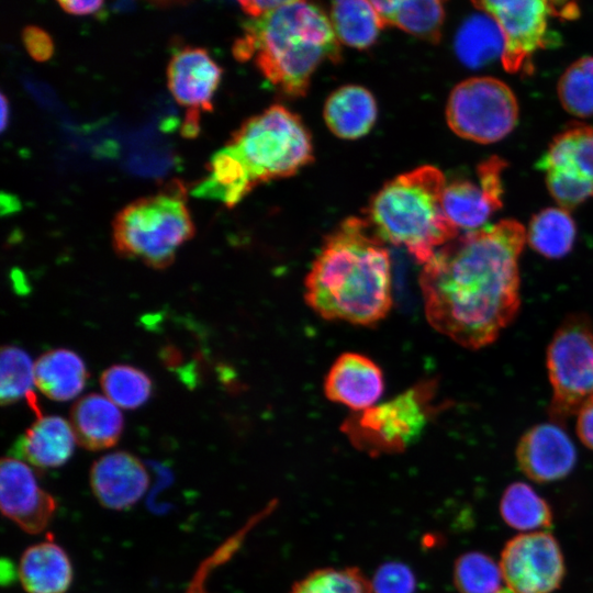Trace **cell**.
Segmentation results:
<instances>
[{
	"label": "cell",
	"instance_id": "1",
	"mask_svg": "<svg viewBox=\"0 0 593 593\" xmlns=\"http://www.w3.org/2000/svg\"><path fill=\"white\" fill-rule=\"evenodd\" d=\"M525 242V227L503 220L441 246L419 276L429 324L469 349L493 343L519 310Z\"/></svg>",
	"mask_w": 593,
	"mask_h": 593
},
{
	"label": "cell",
	"instance_id": "2",
	"mask_svg": "<svg viewBox=\"0 0 593 593\" xmlns=\"http://www.w3.org/2000/svg\"><path fill=\"white\" fill-rule=\"evenodd\" d=\"M304 284L320 316L373 325L392 306L389 250L367 220L346 219L326 237Z\"/></svg>",
	"mask_w": 593,
	"mask_h": 593
},
{
	"label": "cell",
	"instance_id": "3",
	"mask_svg": "<svg viewBox=\"0 0 593 593\" xmlns=\"http://www.w3.org/2000/svg\"><path fill=\"white\" fill-rule=\"evenodd\" d=\"M312 159L311 136L301 119L275 104L243 123L211 157L209 174L192 194L233 206L258 184L290 177Z\"/></svg>",
	"mask_w": 593,
	"mask_h": 593
},
{
	"label": "cell",
	"instance_id": "4",
	"mask_svg": "<svg viewBox=\"0 0 593 593\" xmlns=\"http://www.w3.org/2000/svg\"><path fill=\"white\" fill-rule=\"evenodd\" d=\"M233 52L238 60L254 58L262 76L283 93L302 97L320 65L339 59V40L321 8L290 0L248 21Z\"/></svg>",
	"mask_w": 593,
	"mask_h": 593
},
{
	"label": "cell",
	"instance_id": "5",
	"mask_svg": "<svg viewBox=\"0 0 593 593\" xmlns=\"http://www.w3.org/2000/svg\"><path fill=\"white\" fill-rule=\"evenodd\" d=\"M446 180L434 166H421L387 182L371 199L367 222L384 243L404 247L426 264L458 228L443 209Z\"/></svg>",
	"mask_w": 593,
	"mask_h": 593
},
{
	"label": "cell",
	"instance_id": "6",
	"mask_svg": "<svg viewBox=\"0 0 593 593\" xmlns=\"http://www.w3.org/2000/svg\"><path fill=\"white\" fill-rule=\"evenodd\" d=\"M193 235L194 224L178 187L128 203L112 225L116 255L138 259L153 269L169 267Z\"/></svg>",
	"mask_w": 593,
	"mask_h": 593
},
{
	"label": "cell",
	"instance_id": "7",
	"mask_svg": "<svg viewBox=\"0 0 593 593\" xmlns=\"http://www.w3.org/2000/svg\"><path fill=\"white\" fill-rule=\"evenodd\" d=\"M435 389V382L423 381L387 403L354 413L343 423V433L370 456L401 452L429 423Z\"/></svg>",
	"mask_w": 593,
	"mask_h": 593
},
{
	"label": "cell",
	"instance_id": "8",
	"mask_svg": "<svg viewBox=\"0 0 593 593\" xmlns=\"http://www.w3.org/2000/svg\"><path fill=\"white\" fill-rule=\"evenodd\" d=\"M552 388L550 416L566 421L593 399V326L589 316L572 314L557 328L547 348Z\"/></svg>",
	"mask_w": 593,
	"mask_h": 593
},
{
	"label": "cell",
	"instance_id": "9",
	"mask_svg": "<svg viewBox=\"0 0 593 593\" xmlns=\"http://www.w3.org/2000/svg\"><path fill=\"white\" fill-rule=\"evenodd\" d=\"M449 127L458 136L481 144L504 138L518 119L512 89L493 77H472L450 92L446 108Z\"/></svg>",
	"mask_w": 593,
	"mask_h": 593
},
{
	"label": "cell",
	"instance_id": "10",
	"mask_svg": "<svg viewBox=\"0 0 593 593\" xmlns=\"http://www.w3.org/2000/svg\"><path fill=\"white\" fill-rule=\"evenodd\" d=\"M473 5L484 11L497 24L503 49L501 60L508 72L522 69L532 71L533 54L546 46L548 19L556 16L552 1L501 0L475 1Z\"/></svg>",
	"mask_w": 593,
	"mask_h": 593
},
{
	"label": "cell",
	"instance_id": "11",
	"mask_svg": "<svg viewBox=\"0 0 593 593\" xmlns=\"http://www.w3.org/2000/svg\"><path fill=\"white\" fill-rule=\"evenodd\" d=\"M499 564L512 593H552L566 574L560 545L545 530L522 533L510 539Z\"/></svg>",
	"mask_w": 593,
	"mask_h": 593
},
{
	"label": "cell",
	"instance_id": "12",
	"mask_svg": "<svg viewBox=\"0 0 593 593\" xmlns=\"http://www.w3.org/2000/svg\"><path fill=\"white\" fill-rule=\"evenodd\" d=\"M2 514L27 534L42 533L52 522L57 503L37 482L30 465L14 457L0 463Z\"/></svg>",
	"mask_w": 593,
	"mask_h": 593
},
{
	"label": "cell",
	"instance_id": "13",
	"mask_svg": "<svg viewBox=\"0 0 593 593\" xmlns=\"http://www.w3.org/2000/svg\"><path fill=\"white\" fill-rule=\"evenodd\" d=\"M504 167L505 163L501 158L490 157L478 167V184L469 180H456L446 184L443 209L458 230H480L501 209Z\"/></svg>",
	"mask_w": 593,
	"mask_h": 593
},
{
	"label": "cell",
	"instance_id": "14",
	"mask_svg": "<svg viewBox=\"0 0 593 593\" xmlns=\"http://www.w3.org/2000/svg\"><path fill=\"white\" fill-rule=\"evenodd\" d=\"M516 460L527 478L549 483L566 478L573 470L577 450L559 423H540L521 437Z\"/></svg>",
	"mask_w": 593,
	"mask_h": 593
},
{
	"label": "cell",
	"instance_id": "15",
	"mask_svg": "<svg viewBox=\"0 0 593 593\" xmlns=\"http://www.w3.org/2000/svg\"><path fill=\"white\" fill-rule=\"evenodd\" d=\"M97 501L105 508L123 511L146 493L149 475L144 463L127 451H113L97 459L89 471Z\"/></svg>",
	"mask_w": 593,
	"mask_h": 593
},
{
	"label": "cell",
	"instance_id": "16",
	"mask_svg": "<svg viewBox=\"0 0 593 593\" xmlns=\"http://www.w3.org/2000/svg\"><path fill=\"white\" fill-rule=\"evenodd\" d=\"M221 76V67L201 47L182 48L171 57L167 67L170 92L179 104L189 110L212 111Z\"/></svg>",
	"mask_w": 593,
	"mask_h": 593
},
{
	"label": "cell",
	"instance_id": "17",
	"mask_svg": "<svg viewBox=\"0 0 593 593\" xmlns=\"http://www.w3.org/2000/svg\"><path fill=\"white\" fill-rule=\"evenodd\" d=\"M383 389V374L379 366L356 353L340 355L324 383L327 399L360 412L374 406Z\"/></svg>",
	"mask_w": 593,
	"mask_h": 593
},
{
	"label": "cell",
	"instance_id": "18",
	"mask_svg": "<svg viewBox=\"0 0 593 593\" xmlns=\"http://www.w3.org/2000/svg\"><path fill=\"white\" fill-rule=\"evenodd\" d=\"M76 437L70 424L60 416H37L16 440L15 458L38 469L57 468L72 456Z\"/></svg>",
	"mask_w": 593,
	"mask_h": 593
},
{
	"label": "cell",
	"instance_id": "19",
	"mask_svg": "<svg viewBox=\"0 0 593 593\" xmlns=\"http://www.w3.org/2000/svg\"><path fill=\"white\" fill-rule=\"evenodd\" d=\"M70 426L77 444L99 451L113 447L123 432V415L107 396L90 393L78 399L70 410Z\"/></svg>",
	"mask_w": 593,
	"mask_h": 593
},
{
	"label": "cell",
	"instance_id": "20",
	"mask_svg": "<svg viewBox=\"0 0 593 593\" xmlns=\"http://www.w3.org/2000/svg\"><path fill=\"white\" fill-rule=\"evenodd\" d=\"M18 577L26 593H66L74 570L67 552L55 541L45 540L24 550Z\"/></svg>",
	"mask_w": 593,
	"mask_h": 593
},
{
	"label": "cell",
	"instance_id": "21",
	"mask_svg": "<svg viewBox=\"0 0 593 593\" xmlns=\"http://www.w3.org/2000/svg\"><path fill=\"white\" fill-rule=\"evenodd\" d=\"M324 119L328 128L339 138L357 139L372 128L377 119V103L366 88L344 86L327 98Z\"/></svg>",
	"mask_w": 593,
	"mask_h": 593
},
{
	"label": "cell",
	"instance_id": "22",
	"mask_svg": "<svg viewBox=\"0 0 593 593\" xmlns=\"http://www.w3.org/2000/svg\"><path fill=\"white\" fill-rule=\"evenodd\" d=\"M89 374L75 351L56 348L42 354L34 363L37 389L54 401H69L85 388Z\"/></svg>",
	"mask_w": 593,
	"mask_h": 593
},
{
	"label": "cell",
	"instance_id": "23",
	"mask_svg": "<svg viewBox=\"0 0 593 593\" xmlns=\"http://www.w3.org/2000/svg\"><path fill=\"white\" fill-rule=\"evenodd\" d=\"M538 167L593 181V127L572 123L557 135Z\"/></svg>",
	"mask_w": 593,
	"mask_h": 593
},
{
	"label": "cell",
	"instance_id": "24",
	"mask_svg": "<svg viewBox=\"0 0 593 593\" xmlns=\"http://www.w3.org/2000/svg\"><path fill=\"white\" fill-rule=\"evenodd\" d=\"M382 25L396 26L422 40L438 43L445 19L443 2L423 1H371Z\"/></svg>",
	"mask_w": 593,
	"mask_h": 593
},
{
	"label": "cell",
	"instance_id": "25",
	"mask_svg": "<svg viewBox=\"0 0 593 593\" xmlns=\"http://www.w3.org/2000/svg\"><path fill=\"white\" fill-rule=\"evenodd\" d=\"M329 20L337 38L358 49L371 46L383 27L371 1H335Z\"/></svg>",
	"mask_w": 593,
	"mask_h": 593
},
{
	"label": "cell",
	"instance_id": "26",
	"mask_svg": "<svg viewBox=\"0 0 593 593\" xmlns=\"http://www.w3.org/2000/svg\"><path fill=\"white\" fill-rule=\"evenodd\" d=\"M500 513L510 527L523 533L549 528L553 519L547 501L524 482L507 485L501 497Z\"/></svg>",
	"mask_w": 593,
	"mask_h": 593
},
{
	"label": "cell",
	"instance_id": "27",
	"mask_svg": "<svg viewBox=\"0 0 593 593\" xmlns=\"http://www.w3.org/2000/svg\"><path fill=\"white\" fill-rule=\"evenodd\" d=\"M575 223L562 208H547L533 216L526 240L538 254L547 258H561L573 247Z\"/></svg>",
	"mask_w": 593,
	"mask_h": 593
},
{
	"label": "cell",
	"instance_id": "28",
	"mask_svg": "<svg viewBox=\"0 0 593 593\" xmlns=\"http://www.w3.org/2000/svg\"><path fill=\"white\" fill-rule=\"evenodd\" d=\"M455 46L462 63L470 67H479L497 54H502L503 37L490 15H475L461 25Z\"/></svg>",
	"mask_w": 593,
	"mask_h": 593
},
{
	"label": "cell",
	"instance_id": "29",
	"mask_svg": "<svg viewBox=\"0 0 593 593\" xmlns=\"http://www.w3.org/2000/svg\"><path fill=\"white\" fill-rule=\"evenodd\" d=\"M101 389L111 402L126 410L137 409L152 395L153 383L142 370L130 365H113L100 377Z\"/></svg>",
	"mask_w": 593,
	"mask_h": 593
},
{
	"label": "cell",
	"instance_id": "30",
	"mask_svg": "<svg viewBox=\"0 0 593 593\" xmlns=\"http://www.w3.org/2000/svg\"><path fill=\"white\" fill-rule=\"evenodd\" d=\"M452 580L459 593H499L506 586L500 564L479 551L466 552L457 558Z\"/></svg>",
	"mask_w": 593,
	"mask_h": 593
},
{
	"label": "cell",
	"instance_id": "31",
	"mask_svg": "<svg viewBox=\"0 0 593 593\" xmlns=\"http://www.w3.org/2000/svg\"><path fill=\"white\" fill-rule=\"evenodd\" d=\"M0 401L2 405H11L27 398L34 410H37L32 393L34 365L30 356L16 346L5 345L1 348Z\"/></svg>",
	"mask_w": 593,
	"mask_h": 593
},
{
	"label": "cell",
	"instance_id": "32",
	"mask_svg": "<svg viewBox=\"0 0 593 593\" xmlns=\"http://www.w3.org/2000/svg\"><path fill=\"white\" fill-rule=\"evenodd\" d=\"M558 97L566 111L579 116H593V57L571 64L558 82Z\"/></svg>",
	"mask_w": 593,
	"mask_h": 593
},
{
	"label": "cell",
	"instance_id": "33",
	"mask_svg": "<svg viewBox=\"0 0 593 593\" xmlns=\"http://www.w3.org/2000/svg\"><path fill=\"white\" fill-rule=\"evenodd\" d=\"M290 593H372V589L358 568H323L298 581Z\"/></svg>",
	"mask_w": 593,
	"mask_h": 593
},
{
	"label": "cell",
	"instance_id": "34",
	"mask_svg": "<svg viewBox=\"0 0 593 593\" xmlns=\"http://www.w3.org/2000/svg\"><path fill=\"white\" fill-rule=\"evenodd\" d=\"M546 183L562 209H571L593 198V181L557 170H546Z\"/></svg>",
	"mask_w": 593,
	"mask_h": 593
},
{
	"label": "cell",
	"instance_id": "35",
	"mask_svg": "<svg viewBox=\"0 0 593 593\" xmlns=\"http://www.w3.org/2000/svg\"><path fill=\"white\" fill-rule=\"evenodd\" d=\"M370 582L372 593H413L415 590L412 570L395 561L381 564Z\"/></svg>",
	"mask_w": 593,
	"mask_h": 593
},
{
	"label": "cell",
	"instance_id": "36",
	"mask_svg": "<svg viewBox=\"0 0 593 593\" xmlns=\"http://www.w3.org/2000/svg\"><path fill=\"white\" fill-rule=\"evenodd\" d=\"M22 41L29 55L36 61H46L54 53L52 37L38 26L30 25L24 27Z\"/></svg>",
	"mask_w": 593,
	"mask_h": 593
},
{
	"label": "cell",
	"instance_id": "37",
	"mask_svg": "<svg viewBox=\"0 0 593 593\" xmlns=\"http://www.w3.org/2000/svg\"><path fill=\"white\" fill-rule=\"evenodd\" d=\"M577 415V434L581 441L593 450V399Z\"/></svg>",
	"mask_w": 593,
	"mask_h": 593
},
{
	"label": "cell",
	"instance_id": "38",
	"mask_svg": "<svg viewBox=\"0 0 593 593\" xmlns=\"http://www.w3.org/2000/svg\"><path fill=\"white\" fill-rule=\"evenodd\" d=\"M286 1L278 0H246L239 1L242 10L251 19H258L276 10Z\"/></svg>",
	"mask_w": 593,
	"mask_h": 593
},
{
	"label": "cell",
	"instance_id": "39",
	"mask_svg": "<svg viewBox=\"0 0 593 593\" xmlns=\"http://www.w3.org/2000/svg\"><path fill=\"white\" fill-rule=\"evenodd\" d=\"M60 8L72 15H87L101 10L103 2L99 0L59 1Z\"/></svg>",
	"mask_w": 593,
	"mask_h": 593
},
{
	"label": "cell",
	"instance_id": "40",
	"mask_svg": "<svg viewBox=\"0 0 593 593\" xmlns=\"http://www.w3.org/2000/svg\"><path fill=\"white\" fill-rule=\"evenodd\" d=\"M199 132V111L189 110V114L186 118L182 134L186 137H193Z\"/></svg>",
	"mask_w": 593,
	"mask_h": 593
},
{
	"label": "cell",
	"instance_id": "41",
	"mask_svg": "<svg viewBox=\"0 0 593 593\" xmlns=\"http://www.w3.org/2000/svg\"><path fill=\"white\" fill-rule=\"evenodd\" d=\"M9 122V105L7 98L1 93V131L4 132Z\"/></svg>",
	"mask_w": 593,
	"mask_h": 593
},
{
	"label": "cell",
	"instance_id": "42",
	"mask_svg": "<svg viewBox=\"0 0 593 593\" xmlns=\"http://www.w3.org/2000/svg\"><path fill=\"white\" fill-rule=\"evenodd\" d=\"M499 593H512V591L507 586H505Z\"/></svg>",
	"mask_w": 593,
	"mask_h": 593
}]
</instances>
